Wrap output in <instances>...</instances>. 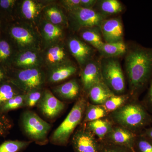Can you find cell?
<instances>
[{
	"instance_id": "cell-12",
	"label": "cell",
	"mask_w": 152,
	"mask_h": 152,
	"mask_svg": "<svg viewBox=\"0 0 152 152\" xmlns=\"http://www.w3.org/2000/svg\"><path fill=\"white\" fill-rule=\"evenodd\" d=\"M18 79L23 88L28 92L37 90L44 81L42 73L36 68L21 71L18 74Z\"/></svg>"
},
{
	"instance_id": "cell-21",
	"label": "cell",
	"mask_w": 152,
	"mask_h": 152,
	"mask_svg": "<svg viewBox=\"0 0 152 152\" xmlns=\"http://www.w3.org/2000/svg\"><path fill=\"white\" fill-rule=\"evenodd\" d=\"M99 28H86L81 33L83 39L99 51L104 43Z\"/></svg>"
},
{
	"instance_id": "cell-14",
	"label": "cell",
	"mask_w": 152,
	"mask_h": 152,
	"mask_svg": "<svg viewBox=\"0 0 152 152\" xmlns=\"http://www.w3.org/2000/svg\"><path fill=\"white\" fill-rule=\"evenodd\" d=\"M86 124V126L88 129L98 138L100 142L103 141L114 126L111 120L104 118Z\"/></svg>"
},
{
	"instance_id": "cell-22",
	"label": "cell",
	"mask_w": 152,
	"mask_h": 152,
	"mask_svg": "<svg viewBox=\"0 0 152 152\" xmlns=\"http://www.w3.org/2000/svg\"><path fill=\"white\" fill-rule=\"evenodd\" d=\"M77 72V68L71 64H64L58 66L52 71L49 80L52 83H58L73 75Z\"/></svg>"
},
{
	"instance_id": "cell-35",
	"label": "cell",
	"mask_w": 152,
	"mask_h": 152,
	"mask_svg": "<svg viewBox=\"0 0 152 152\" xmlns=\"http://www.w3.org/2000/svg\"><path fill=\"white\" fill-rule=\"evenodd\" d=\"M12 127V124L4 115L0 114V137L5 134Z\"/></svg>"
},
{
	"instance_id": "cell-36",
	"label": "cell",
	"mask_w": 152,
	"mask_h": 152,
	"mask_svg": "<svg viewBox=\"0 0 152 152\" xmlns=\"http://www.w3.org/2000/svg\"><path fill=\"white\" fill-rule=\"evenodd\" d=\"M11 48L10 45L5 41L0 42V60L4 61L10 57Z\"/></svg>"
},
{
	"instance_id": "cell-18",
	"label": "cell",
	"mask_w": 152,
	"mask_h": 152,
	"mask_svg": "<svg viewBox=\"0 0 152 152\" xmlns=\"http://www.w3.org/2000/svg\"><path fill=\"white\" fill-rule=\"evenodd\" d=\"M79 84L75 80H72L56 87L55 91L63 99L72 100L76 99L80 93Z\"/></svg>"
},
{
	"instance_id": "cell-33",
	"label": "cell",
	"mask_w": 152,
	"mask_h": 152,
	"mask_svg": "<svg viewBox=\"0 0 152 152\" xmlns=\"http://www.w3.org/2000/svg\"><path fill=\"white\" fill-rule=\"evenodd\" d=\"M42 93L37 90H33L26 95L25 106L32 107L39 103L42 98Z\"/></svg>"
},
{
	"instance_id": "cell-9",
	"label": "cell",
	"mask_w": 152,
	"mask_h": 152,
	"mask_svg": "<svg viewBox=\"0 0 152 152\" xmlns=\"http://www.w3.org/2000/svg\"><path fill=\"white\" fill-rule=\"evenodd\" d=\"M99 29L105 43L123 41L124 28L120 18L105 19L101 24Z\"/></svg>"
},
{
	"instance_id": "cell-17",
	"label": "cell",
	"mask_w": 152,
	"mask_h": 152,
	"mask_svg": "<svg viewBox=\"0 0 152 152\" xmlns=\"http://www.w3.org/2000/svg\"><path fill=\"white\" fill-rule=\"evenodd\" d=\"M128 48L124 41L104 42L99 51L104 58H116L126 53Z\"/></svg>"
},
{
	"instance_id": "cell-30",
	"label": "cell",
	"mask_w": 152,
	"mask_h": 152,
	"mask_svg": "<svg viewBox=\"0 0 152 152\" xmlns=\"http://www.w3.org/2000/svg\"><path fill=\"white\" fill-rule=\"evenodd\" d=\"M26 95H18L10 99L0 107L2 112H6L21 107L25 106Z\"/></svg>"
},
{
	"instance_id": "cell-41",
	"label": "cell",
	"mask_w": 152,
	"mask_h": 152,
	"mask_svg": "<svg viewBox=\"0 0 152 152\" xmlns=\"http://www.w3.org/2000/svg\"><path fill=\"white\" fill-rule=\"evenodd\" d=\"M139 134L145 137L152 141V126L150 127L146 128Z\"/></svg>"
},
{
	"instance_id": "cell-29",
	"label": "cell",
	"mask_w": 152,
	"mask_h": 152,
	"mask_svg": "<svg viewBox=\"0 0 152 152\" xmlns=\"http://www.w3.org/2000/svg\"><path fill=\"white\" fill-rule=\"evenodd\" d=\"M45 14L49 21L53 24L57 26L66 24V19L64 15L56 7H49L46 10Z\"/></svg>"
},
{
	"instance_id": "cell-27",
	"label": "cell",
	"mask_w": 152,
	"mask_h": 152,
	"mask_svg": "<svg viewBox=\"0 0 152 152\" xmlns=\"http://www.w3.org/2000/svg\"><path fill=\"white\" fill-rule=\"evenodd\" d=\"M43 33L45 40L49 42L57 40L63 34L62 30L59 26L48 22H47L44 25Z\"/></svg>"
},
{
	"instance_id": "cell-6",
	"label": "cell",
	"mask_w": 152,
	"mask_h": 152,
	"mask_svg": "<svg viewBox=\"0 0 152 152\" xmlns=\"http://www.w3.org/2000/svg\"><path fill=\"white\" fill-rule=\"evenodd\" d=\"M69 15L77 28H99L105 17L99 11L79 7L69 12Z\"/></svg>"
},
{
	"instance_id": "cell-7",
	"label": "cell",
	"mask_w": 152,
	"mask_h": 152,
	"mask_svg": "<svg viewBox=\"0 0 152 152\" xmlns=\"http://www.w3.org/2000/svg\"><path fill=\"white\" fill-rule=\"evenodd\" d=\"M100 144L86 126L76 131L72 139L75 152H99Z\"/></svg>"
},
{
	"instance_id": "cell-19",
	"label": "cell",
	"mask_w": 152,
	"mask_h": 152,
	"mask_svg": "<svg viewBox=\"0 0 152 152\" xmlns=\"http://www.w3.org/2000/svg\"><path fill=\"white\" fill-rule=\"evenodd\" d=\"M40 62L39 56L36 52L26 50L19 55L16 59L17 65L25 69L34 68Z\"/></svg>"
},
{
	"instance_id": "cell-13",
	"label": "cell",
	"mask_w": 152,
	"mask_h": 152,
	"mask_svg": "<svg viewBox=\"0 0 152 152\" xmlns=\"http://www.w3.org/2000/svg\"><path fill=\"white\" fill-rule=\"evenodd\" d=\"M68 45L71 53L80 65H86L91 61L92 49L83 41L77 38H72L69 41Z\"/></svg>"
},
{
	"instance_id": "cell-39",
	"label": "cell",
	"mask_w": 152,
	"mask_h": 152,
	"mask_svg": "<svg viewBox=\"0 0 152 152\" xmlns=\"http://www.w3.org/2000/svg\"><path fill=\"white\" fill-rule=\"evenodd\" d=\"M98 1L96 0H80V7L84 8L93 9L96 5Z\"/></svg>"
},
{
	"instance_id": "cell-11",
	"label": "cell",
	"mask_w": 152,
	"mask_h": 152,
	"mask_svg": "<svg viewBox=\"0 0 152 152\" xmlns=\"http://www.w3.org/2000/svg\"><path fill=\"white\" fill-rule=\"evenodd\" d=\"M81 77L83 88L88 92L93 86L104 82L100 61L91 60L86 64Z\"/></svg>"
},
{
	"instance_id": "cell-42",
	"label": "cell",
	"mask_w": 152,
	"mask_h": 152,
	"mask_svg": "<svg viewBox=\"0 0 152 152\" xmlns=\"http://www.w3.org/2000/svg\"><path fill=\"white\" fill-rule=\"evenodd\" d=\"M4 73L0 69V82L3 79H4Z\"/></svg>"
},
{
	"instance_id": "cell-26",
	"label": "cell",
	"mask_w": 152,
	"mask_h": 152,
	"mask_svg": "<svg viewBox=\"0 0 152 152\" xmlns=\"http://www.w3.org/2000/svg\"><path fill=\"white\" fill-rule=\"evenodd\" d=\"M41 8L39 3L32 0H26L22 4V13L28 20H34L40 12Z\"/></svg>"
},
{
	"instance_id": "cell-8",
	"label": "cell",
	"mask_w": 152,
	"mask_h": 152,
	"mask_svg": "<svg viewBox=\"0 0 152 152\" xmlns=\"http://www.w3.org/2000/svg\"><path fill=\"white\" fill-rule=\"evenodd\" d=\"M138 134L121 126H115L103 141L124 147L134 152V146Z\"/></svg>"
},
{
	"instance_id": "cell-10",
	"label": "cell",
	"mask_w": 152,
	"mask_h": 152,
	"mask_svg": "<svg viewBox=\"0 0 152 152\" xmlns=\"http://www.w3.org/2000/svg\"><path fill=\"white\" fill-rule=\"evenodd\" d=\"M39 107L46 118L53 119L62 112L65 104L50 91L46 90L39 102Z\"/></svg>"
},
{
	"instance_id": "cell-20",
	"label": "cell",
	"mask_w": 152,
	"mask_h": 152,
	"mask_svg": "<svg viewBox=\"0 0 152 152\" xmlns=\"http://www.w3.org/2000/svg\"><path fill=\"white\" fill-rule=\"evenodd\" d=\"M67 56L64 48L60 45L53 46L47 52L45 59L50 65L61 64L66 61Z\"/></svg>"
},
{
	"instance_id": "cell-23",
	"label": "cell",
	"mask_w": 152,
	"mask_h": 152,
	"mask_svg": "<svg viewBox=\"0 0 152 152\" xmlns=\"http://www.w3.org/2000/svg\"><path fill=\"white\" fill-rule=\"evenodd\" d=\"M85 114V123L103 118L109 114L102 106L88 103Z\"/></svg>"
},
{
	"instance_id": "cell-31",
	"label": "cell",
	"mask_w": 152,
	"mask_h": 152,
	"mask_svg": "<svg viewBox=\"0 0 152 152\" xmlns=\"http://www.w3.org/2000/svg\"><path fill=\"white\" fill-rule=\"evenodd\" d=\"M134 152H152V141L138 134L135 142Z\"/></svg>"
},
{
	"instance_id": "cell-3",
	"label": "cell",
	"mask_w": 152,
	"mask_h": 152,
	"mask_svg": "<svg viewBox=\"0 0 152 152\" xmlns=\"http://www.w3.org/2000/svg\"><path fill=\"white\" fill-rule=\"evenodd\" d=\"M87 105L84 98L79 99L66 118L52 134L51 142L58 145L65 146L76 128L82 121Z\"/></svg>"
},
{
	"instance_id": "cell-4",
	"label": "cell",
	"mask_w": 152,
	"mask_h": 152,
	"mask_svg": "<svg viewBox=\"0 0 152 152\" xmlns=\"http://www.w3.org/2000/svg\"><path fill=\"white\" fill-rule=\"evenodd\" d=\"M105 84L115 95L124 94L126 82L119 61L116 58H104L100 61Z\"/></svg>"
},
{
	"instance_id": "cell-37",
	"label": "cell",
	"mask_w": 152,
	"mask_h": 152,
	"mask_svg": "<svg viewBox=\"0 0 152 152\" xmlns=\"http://www.w3.org/2000/svg\"><path fill=\"white\" fill-rule=\"evenodd\" d=\"M148 112L152 113V78L150 83V86L142 103Z\"/></svg>"
},
{
	"instance_id": "cell-1",
	"label": "cell",
	"mask_w": 152,
	"mask_h": 152,
	"mask_svg": "<svg viewBox=\"0 0 152 152\" xmlns=\"http://www.w3.org/2000/svg\"><path fill=\"white\" fill-rule=\"evenodd\" d=\"M125 68L131 99L138 100L152 78V48L135 45L128 50Z\"/></svg>"
},
{
	"instance_id": "cell-25",
	"label": "cell",
	"mask_w": 152,
	"mask_h": 152,
	"mask_svg": "<svg viewBox=\"0 0 152 152\" xmlns=\"http://www.w3.org/2000/svg\"><path fill=\"white\" fill-rule=\"evenodd\" d=\"M100 13L103 15H113L121 12L123 10L121 3L117 0L98 1Z\"/></svg>"
},
{
	"instance_id": "cell-24",
	"label": "cell",
	"mask_w": 152,
	"mask_h": 152,
	"mask_svg": "<svg viewBox=\"0 0 152 152\" xmlns=\"http://www.w3.org/2000/svg\"><path fill=\"white\" fill-rule=\"evenodd\" d=\"M132 99L129 94L115 95L109 98L102 105L109 114L120 108Z\"/></svg>"
},
{
	"instance_id": "cell-40",
	"label": "cell",
	"mask_w": 152,
	"mask_h": 152,
	"mask_svg": "<svg viewBox=\"0 0 152 152\" xmlns=\"http://www.w3.org/2000/svg\"><path fill=\"white\" fill-rule=\"evenodd\" d=\"M15 2V0H1L0 6L4 9H8L14 5Z\"/></svg>"
},
{
	"instance_id": "cell-16",
	"label": "cell",
	"mask_w": 152,
	"mask_h": 152,
	"mask_svg": "<svg viewBox=\"0 0 152 152\" xmlns=\"http://www.w3.org/2000/svg\"><path fill=\"white\" fill-rule=\"evenodd\" d=\"M11 34L19 45L23 48H30L36 42L35 37L31 31L24 27H14L11 31Z\"/></svg>"
},
{
	"instance_id": "cell-2",
	"label": "cell",
	"mask_w": 152,
	"mask_h": 152,
	"mask_svg": "<svg viewBox=\"0 0 152 152\" xmlns=\"http://www.w3.org/2000/svg\"><path fill=\"white\" fill-rule=\"evenodd\" d=\"M110 117L114 124L137 134L152 124V116L138 100L131 99Z\"/></svg>"
},
{
	"instance_id": "cell-38",
	"label": "cell",
	"mask_w": 152,
	"mask_h": 152,
	"mask_svg": "<svg viewBox=\"0 0 152 152\" xmlns=\"http://www.w3.org/2000/svg\"><path fill=\"white\" fill-rule=\"evenodd\" d=\"M62 3L69 12L80 7V0H64Z\"/></svg>"
},
{
	"instance_id": "cell-28",
	"label": "cell",
	"mask_w": 152,
	"mask_h": 152,
	"mask_svg": "<svg viewBox=\"0 0 152 152\" xmlns=\"http://www.w3.org/2000/svg\"><path fill=\"white\" fill-rule=\"evenodd\" d=\"M30 141L8 140L0 145V152H20L23 151L31 143Z\"/></svg>"
},
{
	"instance_id": "cell-15",
	"label": "cell",
	"mask_w": 152,
	"mask_h": 152,
	"mask_svg": "<svg viewBox=\"0 0 152 152\" xmlns=\"http://www.w3.org/2000/svg\"><path fill=\"white\" fill-rule=\"evenodd\" d=\"M89 97L92 104L102 105L109 98L115 95L104 82L93 86L88 91Z\"/></svg>"
},
{
	"instance_id": "cell-5",
	"label": "cell",
	"mask_w": 152,
	"mask_h": 152,
	"mask_svg": "<svg viewBox=\"0 0 152 152\" xmlns=\"http://www.w3.org/2000/svg\"><path fill=\"white\" fill-rule=\"evenodd\" d=\"M22 122L25 132L31 138L39 145H44L51 126L34 112H25L22 118Z\"/></svg>"
},
{
	"instance_id": "cell-32",
	"label": "cell",
	"mask_w": 152,
	"mask_h": 152,
	"mask_svg": "<svg viewBox=\"0 0 152 152\" xmlns=\"http://www.w3.org/2000/svg\"><path fill=\"white\" fill-rule=\"evenodd\" d=\"M18 95L13 88L9 84L0 86V107L12 98Z\"/></svg>"
},
{
	"instance_id": "cell-34",
	"label": "cell",
	"mask_w": 152,
	"mask_h": 152,
	"mask_svg": "<svg viewBox=\"0 0 152 152\" xmlns=\"http://www.w3.org/2000/svg\"><path fill=\"white\" fill-rule=\"evenodd\" d=\"M100 142L99 152H134L124 147L113 145L104 142Z\"/></svg>"
}]
</instances>
